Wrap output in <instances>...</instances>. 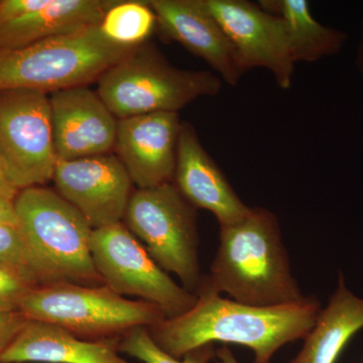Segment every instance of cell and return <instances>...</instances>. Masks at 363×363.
Instances as JSON below:
<instances>
[{
    "instance_id": "cell-1",
    "label": "cell",
    "mask_w": 363,
    "mask_h": 363,
    "mask_svg": "<svg viewBox=\"0 0 363 363\" xmlns=\"http://www.w3.org/2000/svg\"><path fill=\"white\" fill-rule=\"evenodd\" d=\"M197 296L190 311L147 328L154 342L178 359L196 348L220 342L250 348L253 363H271L283 346L304 340L321 311L315 296L272 307L241 304L215 294Z\"/></svg>"
},
{
    "instance_id": "cell-2",
    "label": "cell",
    "mask_w": 363,
    "mask_h": 363,
    "mask_svg": "<svg viewBox=\"0 0 363 363\" xmlns=\"http://www.w3.org/2000/svg\"><path fill=\"white\" fill-rule=\"evenodd\" d=\"M199 293L227 294L231 300L257 307L305 298L293 276L276 214L252 207L245 218L220 226L218 248Z\"/></svg>"
},
{
    "instance_id": "cell-3",
    "label": "cell",
    "mask_w": 363,
    "mask_h": 363,
    "mask_svg": "<svg viewBox=\"0 0 363 363\" xmlns=\"http://www.w3.org/2000/svg\"><path fill=\"white\" fill-rule=\"evenodd\" d=\"M13 202L44 286L104 285L91 255L93 229L75 207L43 186L20 191Z\"/></svg>"
},
{
    "instance_id": "cell-4",
    "label": "cell",
    "mask_w": 363,
    "mask_h": 363,
    "mask_svg": "<svg viewBox=\"0 0 363 363\" xmlns=\"http://www.w3.org/2000/svg\"><path fill=\"white\" fill-rule=\"evenodd\" d=\"M138 47L104 37L99 26L0 52V91L26 89L52 94L87 86Z\"/></svg>"
},
{
    "instance_id": "cell-5",
    "label": "cell",
    "mask_w": 363,
    "mask_h": 363,
    "mask_svg": "<svg viewBox=\"0 0 363 363\" xmlns=\"http://www.w3.org/2000/svg\"><path fill=\"white\" fill-rule=\"evenodd\" d=\"M97 93L117 119L178 112L191 102L220 92L222 80L209 71L184 70L150 45H138L97 81Z\"/></svg>"
},
{
    "instance_id": "cell-6",
    "label": "cell",
    "mask_w": 363,
    "mask_h": 363,
    "mask_svg": "<svg viewBox=\"0 0 363 363\" xmlns=\"http://www.w3.org/2000/svg\"><path fill=\"white\" fill-rule=\"evenodd\" d=\"M20 311L28 320L56 325L88 340L121 338L130 329L150 328L166 319L156 305L130 300L107 286L70 283L32 289Z\"/></svg>"
},
{
    "instance_id": "cell-7",
    "label": "cell",
    "mask_w": 363,
    "mask_h": 363,
    "mask_svg": "<svg viewBox=\"0 0 363 363\" xmlns=\"http://www.w3.org/2000/svg\"><path fill=\"white\" fill-rule=\"evenodd\" d=\"M123 224L164 272L175 274L189 292H199L197 209L175 184L138 189L131 195Z\"/></svg>"
},
{
    "instance_id": "cell-8",
    "label": "cell",
    "mask_w": 363,
    "mask_h": 363,
    "mask_svg": "<svg viewBox=\"0 0 363 363\" xmlns=\"http://www.w3.org/2000/svg\"><path fill=\"white\" fill-rule=\"evenodd\" d=\"M90 250L105 286L123 297L156 305L166 319L185 314L197 303L198 296L179 286L123 222L94 229Z\"/></svg>"
},
{
    "instance_id": "cell-9",
    "label": "cell",
    "mask_w": 363,
    "mask_h": 363,
    "mask_svg": "<svg viewBox=\"0 0 363 363\" xmlns=\"http://www.w3.org/2000/svg\"><path fill=\"white\" fill-rule=\"evenodd\" d=\"M57 159L49 94L0 91V164L18 192L52 180Z\"/></svg>"
},
{
    "instance_id": "cell-10",
    "label": "cell",
    "mask_w": 363,
    "mask_h": 363,
    "mask_svg": "<svg viewBox=\"0 0 363 363\" xmlns=\"http://www.w3.org/2000/svg\"><path fill=\"white\" fill-rule=\"evenodd\" d=\"M202 2L233 44L243 71L267 69L279 88H291L295 63L279 16L247 0Z\"/></svg>"
},
{
    "instance_id": "cell-11",
    "label": "cell",
    "mask_w": 363,
    "mask_h": 363,
    "mask_svg": "<svg viewBox=\"0 0 363 363\" xmlns=\"http://www.w3.org/2000/svg\"><path fill=\"white\" fill-rule=\"evenodd\" d=\"M52 181L60 196L94 229L123 222L133 195V182L111 155L58 160Z\"/></svg>"
},
{
    "instance_id": "cell-12",
    "label": "cell",
    "mask_w": 363,
    "mask_h": 363,
    "mask_svg": "<svg viewBox=\"0 0 363 363\" xmlns=\"http://www.w3.org/2000/svg\"><path fill=\"white\" fill-rule=\"evenodd\" d=\"M181 128L178 112L119 119L114 149L138 189L173 183Z\"/></svg>"
},
{
    "instance_id": "cell-13",
    "label": "cell",
    "mask_w": 363,
    "mask_h": 363,
    "mask_svg": "<svg viewBox=\"0 0 363 363\" xmlns=\"http://www.w3.org/2000/svg\"><path fill=\"white\" fill-rule=\"evenodd\" d=\"M49 96L57 159L104 156L114 149L118 119L97 92L81 86Z\"/></svg>"
},
{
    "instance_id": "cell-14",
    "label": "cell",
    "mask_w": 363,
    "mask_h": 363,
    "mask_svg": "<svg viewBox=\"0 0 363 363\" xmlns=\"http://www.w3.org/2000/svg\"><path fill=\"white\" fill-rule=\"evenodd\" d=\"M162 37L183 45L219 74L229 85L242 77L240 59L219 23L202 0H150Z\"/></svg>"
},
{
    "instance_id": "cell-15",
    "label": "cell",
    "mask_w": 363,
    "mask_h": 363,
    "mask_svg": "<svg viewBox=\"0 0 363 363\" xmlns=\"http://www.w3.org/2000/svg\"><path fill=\"white\" fill-rule=\"evenodd\" d=\"M173 183L191 205L211 212L220 226L241 220L252 208L241 201L188 123H182Z\"/></svg>"
},
{
    "instance_id": "cell-16",
    "label": "cell",
    "mask_w": 363,
    "mask_h": 363,
    "mask_svg": "<svg viewBox=\"0 0 363 363\" xmlns=\"http://www.w3.org/2000/svg\"><path fill=\"white\" fill-rule=\"evenodd\" d=\"M119 341L88 340L56 325L28 319L0 363H131L121 357Z\"/></svg>"
},
{
    "instance_id": "cell-17",
    "label": "cell",
    "mask_w": 363,
    "mask_h": 363,
    "mask_svg": "<svg viewBox=\"0 0 363 363\" xmlns=\"http://www.w3.org/2000/svg\"><path fill=\"white\" fill-rule=\"evenodd\" d=\"M116 0H45L40 9L0 25V52L100 26Z\"/></svg>"
},
{
    "instance_id": "cell-18",
    "label": "cell",
    "mask_w": 363,
    "mask_h": 363,
    "mask_svg": "<svg viewBox=\"0 0 363 363\" xmlns=\"http://www.w3.org/2000/svg\"><path fill=\"white\" fill-rule=\"evenodd\" d=\"M362 328L363 298L351 292L339 272L335 292L289 363H335L348 341Z\"/></svg>"
},
{
    "instance_id": "cell-19",
    "label": "cell",
    "mask_w": 363,
    "mask_h": 363,
    "mask_svg": "<svg viewBox=\"0 0 363 363\" xmlns=\"http://www.w3.org/2000/svg\"><path fill=\"white\" fill-rule=\"evenodd\" d=\"M259 6L284 21L294 63H314L337 55L347 35L337 28L320 23L313 18L306 0H267Z\"/></svg>"
},
{
    "instance_id": "cell-20",
    "label": "cell",
    "mask_w": 363,
    "mask_h": 363,
    "mask_svg": "<svg viewBox=\"0 0 363 363\" xmlns=\"http://www.w3.org/2000/svg\"><path fill=\"white\" fill-rule=\"evenodd\" d=\"M99 28L114 44L138 47L154 33L157 16L147 1L117 0L105 13Z\"/></svg>"
},
{
    "instance_id": "cell-21",
    "label": "cell",
    "mask_w": 363,
    "mask_h": 363,
    "mask_svg": "<svg viewBox=\"0 0 363 363\" xmlns=\"http://www.w3.org/2000/svg\"><path fill=\"white\" fill-rule=\"evenodd\" d=\"M119 352L143 363H209L215 359L214 344L201 346L178 359L167 354L150 337L147 327H135L121 336Z\"/></svg>"
},
{
    "instance_id": "cell-22",
    "label": "cell",
    "mask_w": 363,
    "mask_h": 363,
    "mask_svg": "<svg viewBox=\"0 0 363 363\" xmlns=\"http://www.w3.org/2000/svg\"><path fill=\"white\" fill-rule=\"evenodd\" d=\"M0 267L18 274L33 288L44 286L20 224H0Z\"/></svg>"
},
{
    "instance_id": "cell-23",
    "label": "cell",
    "mask_w": 363,
    "mask_h": 363,
    "mask_svg": "<svg viewBox=\"0 0 363 363\" xmlns=\"http://www.w3.org/2000/svg\"><path fill=\"white\" fill-rule=\"evenodd\" d=\"M32 289L18 274L0 267V310L20 311L21 301Z\"/></svg>"
},
{
    "instance_id": "cell-24",
    "label": "cell",
    "mask_w": 363,
    "mask_h": 363,
    "mask_svg": "<svg viewBox=\"0 0 363 363\" xmlns=\"http://www.w3.org/2000/svg\"><path fill=\"white\" fill-rule=\"evenodd\" d=\"M26 321L28 318L21 311L0 310V357L20 333Z\"/></svg>"
},
{
    "instance_id": "cell-25",
    "label": "cell",
    "mask_w": 363,
    "mask_h": 363,
    "mask_svg": "<svg viewBox=\"0 0 363 363\" xmlns=\"http://www.w3.org/2000/svg\"><path fill=\"white\" fill-rule=\"evenodd\" d=\"M13 201L0 196V224H20Z\"/></svg>"
},
{
    "instance_id": "cell-26",
    "label": "cell",
    "mask_w": 363,
    "mask_h": 363,
    "mask_svg": "<svg viewBox=\"0 0 363 363\" xmlns=\"http://www.w3.org/2000/svg\"><path fill=\"white\" fill-rule=\"evenodd\" d=\"M18 194V191L16 190L9 184V182L7 181L4 169H2L1 164H0V196L7 198V199L14 200Z\"/></svg>"
},
{
    "instance_id": "cell-27",
    "label": "cell",
    "mask_w": 363,
    "mask_h": 363,
    "mask_svg": "<svg viewBox=\"0 0 363 363\" xmlns=\"http://www.w3.org/2000/svg\"><path fill=\"white\" fill-rule=\"evenodd\" d=\"M215 359L216 363H240L234 357L230 348L227 347L226 345L221 346L215 351Z\"/></svg>"
},
{
    "instance_id": "cell-28",
    "label": "cell",
    "mask_w": 363,
    "mask_h": 363,
    "mask_svg": "<svg viewBox=\"0 0 363 363\" xmlns=\"http://www.w3.org/2000/svg\"><path fill=\"white\" fill-rule=\"evenodd\" d=\"M358 71L360 72L363 77V13L362 20V30H360L359 42H358L357 50V58H355Z\"/></svg>"
}]
</instances>
